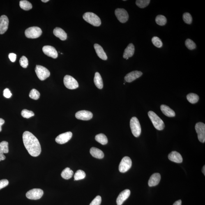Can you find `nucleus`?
<instances>
[{
    "instance_id": "13",
    "label": "nucleus",
    "mask_w": 205,
    "mask_h": 205,
    "mask_svg": "<svg viewBox=\"0 0 205 205\" xmlns=\"http://www.w3.org/2000/svg\"><path fill=\"white\" fill-rule=\"evenodd\" d=\"M77 119L83 121H89L93 117V114L90 111L82 110L78 111L75 114Z\"/></svg>"
},
{
    "instance_id": "32",
    "label": "nucleus",
    "mask_w": 205,
    "mask_h": 205,
    "mask_svg": "<svg viewBox=\"0 0 205 205\" xmlns=\"http://www.w3.org/2000/svg\"><path fill=\"white\" fill-rule=\"evenodd\" d=\"M151 2L150 0H137L136 4L139 8H143L147 7Z\"/></svg>"
},
{
    "instance_id": "45",
    "label": "nucleus",
    "mask_w": 205,
    "mask_h": 205,
    "mask_svg": "<svg viewBox=\"0 0 205 205\" xmlns=\"http://www.w3.org/2000/svg\"><path fill=\"white\" fill-rule=\"evenodd\" d=\"M5 123V121L2 118H0V132L2 131V126Z\"/></svg>"
},
{
    "instance_id": "26",
    "label": "nucleus",
    "mask_w": 205,
    "mask_h": 205,
    "mask_svg": "<svg viewBox=\"0 0 205 205\" xmlns=\"http://www.w3.org/2000/svg\"><path fill=\"white\" fill-rule=\"evenodd\" d=\"M73 171L72 170L69 168H67L63 170L61 173L62 177L65 179H70L73 176Z\"/></svg>"
},
{
    "instance_id": "3",
    "label": "nucleus",
    "mask_w": 205,
    "mask_h": 205,
    "mask_svg": "<svg viewBox=\"0 0 205 205\" xmlns=\"http://www.w3.org/2000/svg\"><path fill=\"white\" fill-rule=\"evenodd\" d=\"M83 18L87 22L96 27L101 24V21L98 16L92 12H86L83 15Z\"/></svg>"
},
{
    "instance_id": "25",
    "label": "nucleus",
    "mask_w": 205,
    "mask_h": 205,
    "mask_svg": "<svg viewBox=\"0 0 205 205\" xmlns=\"http://www.w3.org/2000/svg\"><path fill=\"white\" fill-rule=\"evenodd\" d=\"M94 82L95 86L98 89H101L103 88V81L101 76L98 72H97L95 73Z\"/></svg>"
},
{
    "instance_id": "21",
    "label": "nucleus",
    "mask_w": 205,
    "mask_h": 205,
    "mask_svg": "<svg viewBox=\"0 0 205 205\" xmlns=\"http://www.w3.org/2000/svg\"><path fill=\"white\" fill-rule=\"evenodd\" d=\"M94 47L96 53L99 58L102 60H105V61L107 59L108 57L107 54L101 46L98 44H95Z\"/></svg>"
},
{
    "instance_id": "14",
    "label": "nucleus",
    "mask_w": 205,
    "mask_h": 205,
    "mask_svg": "<svg viewBox=\"0 0 205 205\" xmlns=\"http://www.w3.org/2000/svg\"><path fill=\"white\" fill-rule=\"evenodd\" d=\"M43 52L47 56L56 59L58 57V53L56 49L54 47L51 46H45L43 47Z\"/></svg>"
},
{
    "instance_id": "24",
    "label": "nucleus",
    "mask_w": 205,
    "mask_h": 205,
    "mask_svg": "<svg viewBox=\"0 0 205 205\" xmlns=\"http://www.w3.org/2000/svg\"><path fill=\"white\" fill-rule=\"evenodd\" d=\"M90 153L94 158L102 159L104 157V154L101 150L97 148H92L90 149Z\"/></svg>"
},
{
    "instance_id": "44",
    "label": "nucleus",
    "mask_w": 205,
    "mask_h": 205,
    "mask_svg": "<svg viewBox=\"0 0 205 205\" xmlns=\"http://www.w3.org/2000/svg\"><path fill=\"white\" fill-rule=\"evenodd\" d=\"M6 156H5L4 154L0 152V162L5 160Z\"/></svg>"
},
{
    "instance_id": "12",
    "label": "nucleus",
    "mask_w": 205,
    "mask_h": 205,
    "mask_svg": "<svg viewBox=\"0 0 205 205\" xmlns=\"http://www.w3.org/2000/svg\"><path fill=\"white\" fill-rule=\"evenodd\" d=\"M72 137V133L69 132H64L58 136L56 138V142L60 144H64L70 140Z\"/></svg>"
},
{
    "instance_id": "48",
    "label": "nucleus",
    "mask_w": 205,
    "mask_h": 205,
    "mask_svg": "<svg viewBox=\"0 0 205 205\" xmlns=\"http://www.w3.org/2000/svg\"><path fill=\"white\" fill-rule=\"evenodd\" d=\"M42 2H48L49 1V0H42Z\"/></svg>"
},
{
    "instance_id": "33",
    "label": "nucleus",
    "mask_w": 205,
    "mask_h": 205,
    "mask_svg": "<svg viewBox=\"0 0 205 205\" xmlns=\"http://www.w3.org/2000/svg\"><path fill=\"white\" fill-rule=\"evenodd\" d=\"M86 177L85 172L81 170H78L75 173L74 176V181H78V180L84 179Z\"/></svg>"
},
{
    "instance_id": "15",
    "label": "nucleus",
    "mask_w": 205,
    "mask_h": 205,
    "mask_svg": "<svg viewBox=\"0 0 205 205\" xmlns=\"http://www.w3.org/2000/svg\"><path fill=\"white\" fill-rule=\"evenodd\" d=\"M9 20L8 17L3 15L0 17V34H3L8 29Z\"/></svg>"
},
{
    "instance_id": "17",
    "label": "nucleus",
    "mask_w": 205,
    "mask_h": 205,
    "mask_svg": "<svg viewBox=\"0 0 205 205\" xmlns=\"http://www.w3.org/2000/svg\"><path fill=\"white\" fill-rule=\"evenodd\" d=\"M130 194V191L128 189L123 190L120 193L117 199L116 202L118 205H122L125 201L128 198Z\"/></svg>"
},
{
    "instance_id": "4",
    "label": "nucleus",
    "mask_w": 205,
    "mask_h": 205,
    "mask_svg": "<svg viewBox=\"0 0 205 205\" xmlns=\"http://www.w3.org/2000/svg\"><path fill=\"white\" fill-rule=\"evenodd\" d=\"M130 127L132 135L136 137L140 135L141 129L138 119L135 117L132 118L130 121Z\"/></svg>"
},
{
    "instance_id": "43",
    "label": "nucleus",
    "mask_w": 205,
    "mask_h": 205,
    "mask_svg": "<svg viewBox=\"0 0 205 205\" xmlns=\"http://www.w3.org/2000/svg\"><path fill=\"white\" fill-rule=\"evenodd\" d=\"M8 58L12 62H15L17 59V55L13 53H11L9 54Z\"/></svg>"
},
{
    "instance_id": "5",
    "label": "nucleus",
    "mask_w": 205,
    "mask_h": 205,
    "mask_svg": "<svg viewBox=\"0 0 205 205\" xmlns=\"http://www.w3.org/2000/svg\"><path fill=\"white\" fill-rule=\"evenodd\" d=\"M41 29L38 27H32L28 28L25 32V34L27 38H37L40 37L42 34Z\"/></svg>"
},
{
    "instance_id": "46",
    "label": "nucleus",
    "mask_w": 205,
    "mask_h": 205,
    "mask_svg": "<svg viewBox=\"0 0 205 205\" xmlns=\"http://www.w3.org/2000/svg\"><path fill=\"white\" fill-rule=\"evenodd\" d=\"M182 201L181 200H178L176 201V202L174 203L173 205H181Z\"/></svg>"
},
{
    "instance_id": "11",
    "label": "nucleus",
    "mask_w": 205,
    "mask_h": 205,
    "mask_svg": "<svg viewBox=\"0 0 205 205\" xmlns=\"http://www.w3.org/2000/svg\"><path fill=\"white\" fill-rule=\"evenodd\" d=\"M115 14L119 22L122 23L128 21L129 15L128 12L123 8H117L115 11Z\"/></svg>"
},
{
    "instance_id": "31",
    "label": "nucleus",
    "mask_w": 205,
    "mask_h": 205,
    "mask_svg": "<svg viewBox=\"0 0 205 205\" xmlns=\"http://www.w3.org/2000/svg\"><path fill=\"white\" fill-rule=\"evenodd\" d=\"M8 142L6 141H3L0 142V152L4 153L8 152Z\"/></svg>"
},
{
    "instance_id": "30",
    "label": "nucleus",
    "mask_w": 205,
    "mask_h": 205,
    "mask_svg": "<svg viewBox=\"0 0 205 205\" xmlns=\"http://www.w3.org/2000/svg\"><path fill=\"white\" fill-rule=\"evenodd\" d=\"M155 22L158 25L164 26L167 23V19L163 15H158L155 18Z\"/></svg>"
},
{
    "instance_id": "23",
    "label": "nucleus",
    "mask_w": 205,
    "mask_h": 205,
    "mask_svg": "<svg viewBox=\"0 0 205 205\" xmlns=\"http://www.w3.org/2000/svg\"><path fill=\"white\" fill-rule=\"evenodd\" d=\"M160 109L163 114L168 117H174L176 116L174 111L167 105H162Z\"/></svg>"
},
{
    "instance_id": "1",
    "label": "nucleus",
    "mask_w": 205,
    "mask_h": 205,
    "mask_svg": "<svg viewBox=\"0 0 205 205\" xmlns=\"http://www.w3.org/2000/svg\"><path fill=\"white\" fill-rule=\"evenodd\" d=\"M25 147L32 156L38 157L41 152L40 143L37 138L28 131L25 132L22 135Z\"/></svg>"
},
{
    "instance_id": "34",
    "label": "nucleus",
    "mask_w": 205,
    "mask_h": 205,
    "mask_svg": "<svg viewBox=\"0 0 205 205\" xmlns=\"http://www.w3.org/2000/svg\"><path fill=\"white\" fill-rule=\"evenodd\" d=\"M29 96L32 99L37 100L40 98V93L38 90L32 89L29 93Z\"/></svg>"
},
{
    "instance_id": "19",
    "label": "nucleus",
    "mask_w": 205,
    "mask_h": 205,
    "mask_svg": "<svg viewBox=\"0 0 205 205\" xmlns=\"http://www.w3.org/2000/svg\"><path fill=\"white\" fill-rule=\"evenodd\" d=\"M168 158L171 161L181 163L183 161V158L181 155L176 151H172L168 155Z\"/></svg>"
},
{
    "instance_id": "35",
    "label": "nucleus",
    "mask_w": 205,
    "mask_h": 205,
    "mask_svg": "<svg viewBox=\"0 0 205 205\" xmlns=\"http://www.w3.org/2000/svg\"><path fill=\"white\" fill-rule=\"evenodd\" d=\"M152 43L153 45L158 48H160L162 46V40L157 37H154L152 39Z\"/></svg>"
},
{
    "instance_id": "9",
    "label": "nucleus",
    "mask_w": 205,
    "mask_h": 205,
    "mask_svg": "<svg viewBox=\"0 0 205 205\" xmlns=\"http://www.w3.org/2000/svg\"><path fill=\"white\" fill-rule=\"evenodd\" d=\"M195 130L198 134V138L201 142L205 141V125L202 122H198L195 125Z\"/></svg>"
},
{
    "instance_id": "8",
    "label": "nucleus",
    "mask_w": 205,
    "mask_h": 205,
    "mask_svg": "<svg viewBox=\"0 0 205 205\" xmlns=\"http://www.w3.org/2000/svg\"><path fill=\"white\" fill-rule=\"evenodd\" d=\"M132 161L130 157H123L120 162L119 166V171L122 173H125L129 170L131 168Z\"/></svg>"
},
{
    "instance_id": "16",
    "label": "nucleus",
    "mask_w": 205,
    "mask_h": 205,
    "mask_svg": "<svg viewBox=\"0 0 205 205\" xmlns=\"http://www.w3.org/2000/svg\"><path fill=\"white\" fill-rule=\"evenodd\" d=\"M142 75V72L138 71H134L127 74L124 78L125 80L127 82H131L138 78Z\"/></svg>"
},
{
    "instance_id": "2",
    "label": "nucleus",
    "mask_w": 205,
    "mask_h": 205,
    "mask_svg": "<svg viewBox=\"0 0 205 205\" xmlns=\"http://www.w3.org/2000/svg\"><path fill=\"white\" fill-rule=\"evenodd\" d=\"M148 115L154 127L156 129L162 130L165 128V125L163 121L154 112L152 111H149Z\"/></svg>"
},
{
    "instance_id": "47",
    "label": "nucleus",
    "mask_w": 205,
    "mask_h": 205,
    "mask_svg": "<svg viewBox=\"0 0 205 205\" xmlns=\"http://www.w3.org/2000/svg\"><path fill=\"white\" fill-rule=\"evenodd\" d=\"M202 172L203 174H204V175H205V166H204V167H203L202 169Z\"/></svg>"
},
{
    "instance_id": "6",
    "label": "nucleus",
    "mask_w": 205,
    "mask_h": 205,
    "mask_svg": "<svg viewBox=\"0 0 205 205\" xmlns=\"http://www.w3.org/2000/svg\"><path fill=\"white\" fill-rule=\"evenodd\" d=\"M35 72L38 78L41 81L45 80L50 75L49 70L41 65H36L35 68Z\"/></svg>"
},
{
    "instance_id": "29",
    "label": "nucleus",
    "mask_w": 205,
    "mask_h": 205,
    "mask_svg": "<svg viewBox=\"0 0 205 205\" xmlns=\"http://www.w3.org/2000/svg\"><path fill=\"white\" fill-rule=\"evenodd\" d=\"M187 98L189 102L192 104H195L198 101V95L194 93H190L187 95Z\"/></svg>"
},
{
    "instance_id": "18",
    "label": "nucleus",
    "mask_w": 205,
    "mask_h": 205,
    "mask_svg": "<svg viewBox=\"0 0 205 205\" xmlns=\"http://www.w3.org/2000/svg\"><path fill=\"white\" fill-rule=\"evenodd\" d=\"M161 176L159 173H154L152 175L148 182V186L150 187L156 186L159 183Z\"/></svg>"
},
{
    "instance_id": "41",
    "label": "nucleus",
    "mask_w": 205,
    "mask_h": 205,
    "mask_svg": "<svg viewBox=\"0 0 205 205\" xmlns=\"http://www.w3.org/2000/svg\"><path fill=\"white\" fill-rule=\"evenodd\" d=\"M3 95L7 98H10L12 96V93L8 88L5 89L3 92Z\"/></svg>"
},
{
    "instance_id": "28",
    "label": "nucleus",
    "mask_w": 205,
    "mask_h": 205,
    "mask_svg": "<svg viewBox=\"0 0 205 205\" xmlns=\"http://www.w3.org/2000/svg\"><path fill=\"white\" fill-rule=\"evenodd\" d=\"M19 6L23 10L26 11L31 10L32 8V6L31 3L26 0H22L19 2Z\"/></svg>"
},
{
    "instance_id": "10",
    "label": "nucleus",
    "mask_w": 205,
    "mask_h": 205,
    "mask_svg": "<svg viewBox=\"0 0 205 205\" xmlns=\"http://www.w3.org/2000/svg\"><path fill=\"white\" fill-rule=\"evenodd\" d=\"M43 194V191L42 189L34 188L30 190L26 194L28 198L32 200H38L41 198Z\"/></svg>"
},
{
    "instance_id": "36",
    "label": "nucleus",
    "mask_w": 205,
    "mask_h": 205,
    "mask_svg": "<svg viewBox=\"0 0 205 205\" xmlns=\"http://www.w3.org/2000/svg\"><path fill=\"white\" fill-rule=\"evenodd\" d=\"M185 45L187 48L190 50H193V49H195L197 47L195 43L190 39H187L185 41Z\"/></svg>"
},
{
    "instance_id": "38",
    "label": "nucleus",
    "mask_w": 205,
    "mask_h": 205,
    "mask_svg": "<svg viewBox=\"0 0 205 205\" xmlns=\"http://www.w3.org/2000/svg\"><path fill=\"white\" fill-rule=\"evenodd\" d=\"M183 19L184 22L187 24H190L192 22V17L190 13H185L183 14Z\"/></svg>"
},
{
    "instance_id": "40",
    "label": "nucleus",
    "mask_w": 205,
    "mask_h": 205,
    "mask_svg": "<svg viewBox=\"0 0 205 205\" xmlns=\"http://www.w3.org/2000/svg\"><path fill=\"white\" fill-rule=\"evenodd\" d=\"M102 202V198L100 196H97L92 201L89 205H100Z\"/></svg>"
},
{
    "instance_id": "7",
    "label": "nucleus",
    "mask_w": 205,
    "mask_h": 205,
    "mask_svg": "<svg viewBox=\"0 0 205 205\" xmlns=\"http://www.w3.org/2000/svg\"><path fill=\"white\" fill-rule=\"evenodd\" d=\"M65 86L69 89H75L78 88L79 84L77 81L72 76L67 75L63 79Z\"/></svg>"
},
{
    "instance_id": "27",
    "label": "nucleus",
    "mask_w": 205,
    "mask_h": 205,
    "mask_svg": "<svg viewBox=\"0 0 205 205\" xmlns=\"http://www.w3.org/2000/svg\"><path fill=\"white\" fill-rule=\"evenodd\" d=\"M95 139L97 142L102 145L107 144L108 142L107 137L103 134L101 133L95 136Z\"/></svg>"
},
{
    "instance_id": "39",
    "label": "nucleus",
    "mask_w": 205,
    "mask_h": 205,
    "mask_svg": "<svg viewBox=\"0 0 205 205\" xmlns=\"http://www.w3.org/2000/svg\"><path fill=\"white\" fill-rule=\"evenodd\" d=\"M19 63L23 68H27L28 65V60L27 58L25 56H22L19 60Z\"/></svg>"
},
{
    "instance_id": "20",
    "label": "nucleus",
    "mask_w": 205,
    "mask_h": 205,
    "mask_svg": "<svg viewBox=\"0 0 205 205\" xmlns=\"http://www.w3.org/2000/svg\"><path fill=\"white\" fill-rule=\"evenodd\" d=\"M135 46L133 44L130 43L125 49L123 54V58L124 59L129 58L133 56L135 52Z\"/></svg>"
},
{
    "instance_id": "37",
    "label": "nucleus",
    "mask_w": 205,
    "mask_h": 205,
    "mask_svg": "<svg viewBox=\"0 0 205 205\" xmlns=\"http://www.w3.org/2000/svg\"><path fill=\"white\" fill-rule=\"evenodd\" d=\"M21 114L23 117L25 118H29L35 115L34 112L32 111H29L27 109H24L21 112Z\"/></svg>"
},
{
    "instance_id": "42",
    "label": "nucleus",
    "mask_w": 205,
    "mask_h": 205,
    "mask_svg": "<svg viewBox=\"0 0 205 205\" xmlns=\"http://www.w3.org/2000/svg\"><path fill=\"white\" fill-rule=\"evenodd\" d=\"M8 181L7 179L0 180V190L8 186Z\"/></svg>"
},
{
    "instance_id": "22",
    "label": "nucleus",
    "mask_w": 205,
    "mask_h": 205,
    "mask_svg": "<svg viewBox=\"0 0 205 205\" xmlns=\"http://www.w3.org/2000/svg\"><path fill=\"white\" fill-rule=\"evenodd\" d=\"M53 33L55 36L59 38L60 40L62 41L66 40L67 38V34L64 30L59 28H55L53 31Z\"/></svg>"
}]
</instances>
